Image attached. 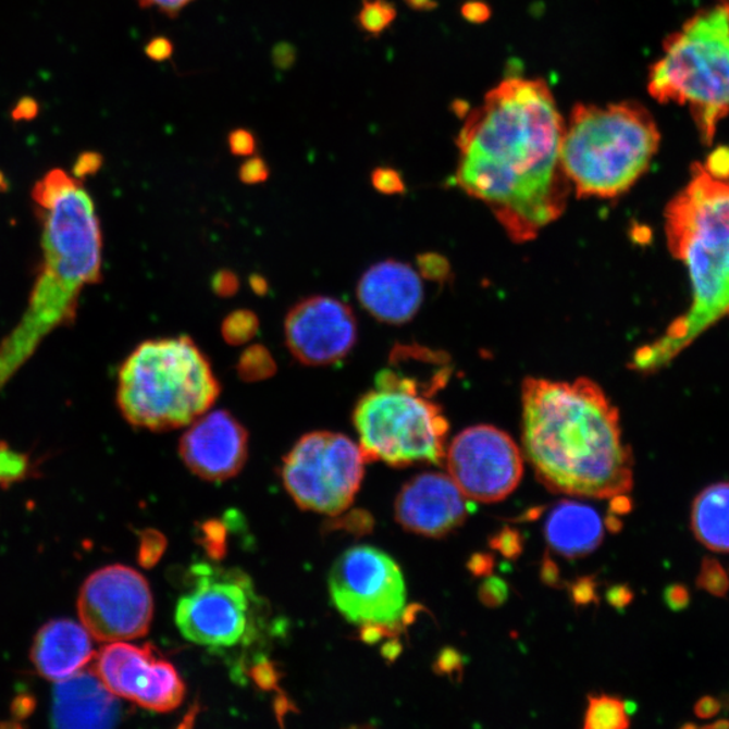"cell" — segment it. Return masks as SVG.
<instances>
[{"instance_id": "6da1fadb", "label": "cell", "mask_w": 729, "mask_h": 729, "mask_svg": "<svg viewBox=\"0 0 729 729\" xmlns=\"http://www.w3.org/2000/svg\"><path fill=\"white\" fill-rule=\"evenodd\" d=\"M564 131V116L542 78H504L465 116L456 184L490 207L515 243L534 239L568 205Z\"/></svg>"}, {"instance_id": "7a4b0ae2", "label": "cell", "mask_w": 729, "mask_h": 729, "mask_svg": "<svg viewBox=\"0 0 729 729\" xmlns=\"http://www.w3.org/2000/svg\"><path fill=\"white\" fill-rule=\"evenodd\" d=\"M521 403L524 450L548 491L586 498L632 491L633 458L619 411L596 383L527 379Z\"/></svg>"}, {"instance_id": "3957f363", "label": "cell", "mask_w": 729, "mask_h": 729, "mask_svg": "<svg viewBox=\"0 0 729 729\" xmlns=\"http://www.w3.org/2000/svg\"><path fill=\"white\" fill-rule=\"evenodd\" d=\"M42 226V265L29 305L0 344V390L53 330L75 318L78 297L102 271V232L91 196L61 170L33 188Z\"/></svg>"}, {"instance_id": "277c9868", "label": "cell", "mask_w": 729, "mask_h": 729, "mask_svg": "<svg viewBox=\"0 0 729 729\" xmlns=\"http://www.w3.org/2000/svg\"><path fill=\"white\" fill-rule=\"evenodd\" d=\"M670 254L685 263L692 306L658 341L633 356L632 368L655 372L729 316V182L701 164L665 211Z\"/></svg>"}, {"instance_id": "5b68a950", "label": "cell", "mask_w": 729, "mask_h": 729, "mask_svg": "<svg viewBox=\"0 0 729 729\" xmlns=\"http://www.w3.org/2000/svg\"><path fill=\"white\" fill-rule=\"evenodd\" d=\"M390 361L353 412L364 461L442 465L448 422L433 396L450 378V363L418 346H397Z\"/></svg>"}, {"instance_id": "8992f818", "label": "cell", "mask_w": 729, "mask_h": 729, "mask_svg": "<svg viewBox=\"0 0 729 729\" xmlns=\"http://www.w3.org/2000/svg\"><path fill=\"white\" fill-rule=\"evenodd\" d=\"M659 145L658 125L641 103H579L565 121L560 161L579 198L613 199L648 171Z\"/></svg>"}, {"instance_id": "52a82bcc", "label": "cell", "mask_w": 729, "mask_h": 729, "mask_svg": "<svg viewBox=\"0 0 729 729\" xmlns=\"http://www.w3.org/2000/svg\"><path fill=\"white\" fill-rule=\"evenodd\" d=\"M221 394L211 364L188 336L146 341L126 358L118 379V406L134 428H185Z\"/></svg>"}, {"instance_id": "ba28073f", "label": "cell", "mask_w": 729, "mask_h": 729, "mask_svg": "<svg viewBox=\"0 0 729 729\" xmlns=\"http://www.w3.org/2000/svg\"><path fill=\"white\" fill-rule=\"evenodd\" d=\"M647 87L656 102L687 106L701 139L714 141L729 114V3L700 11L666 38Z\"/></svg>"}, {"instance_id": "9c48e42d", "label": "cell", "mask_w": 729, "mask_h": 729, "mask_svg": "<svg viewBox=\"0 0 729 729\" xmlns=\"http://www.w3.org/2000/svg\"><path fill=\"white\" fill-rule=\"evenodd\" d=\"M363 472L361 447L350 437L316 431L297 441L284 458L282 475L297 506L334 516L355 502Z\"/></svg>"}, {"instance_id": "30bf717a", "label": "cell", "mask_w": 729, "mask_h": 729, "mask_svg": "<svg viewBox=\"0 0 729 729\" xmlns=\"http://www.w3.org/2000/svg\"><path fill=\"white\" fill-rule=\"evenodd\" d=\"M335 608L351 625L397 630L406 613V582L388 554L370 546L347 549L329 576Z\"/></svg>"}, {"instance_id": "8fae6325", "label": "cell", "mask_w": 729, "mask_h": 729, "mask_svg": "<svg viewBox=\"0 0 729 729\" xmlns=\"http://www.w3.org/2000/svg\"><path fill=\"white\" fill-rule=\"evenodd\" d=\"M195 583L178 600L176 625L187 641L211 648L237 646L248 635L256 596L239 570L195 569Z\"/></svg>"}, {"instance_id": "7c38bea8", "label": "cell", "mask_w": 729, "mask_h": 729, "mask_svg": "<svg viewBox=\"0 0 729 729\" xmlns=\"http://www.w3.org/2000/svg\"><path fill=\"white\" fill-rule=\"evenodd\" d=\"M77 613L95 641H134L149 631L153 596L148 581L137 570L123 565L106 566L84 581Z\"/></svg>"}, {"instance_id": "4fadbf2b", "label": "cell", "mask_w": 729, "mask_h": 729, "mask_svg": "<svg viewBox=\"0 0 729 729\" xmlns=\"http://www.w3.org/2000/svg\"><path fill=\"white\" fill-rule=\"evenodd\" d=\"M448 473L465 497L504 501L520 484L523 457L512 437L493 425H474L454 437L446 453Z\"/></svg>"}, {"instance_id": "5bb4252c", "label": "cell", "mask_w": 729, "mask_h": 729, "mask_svg": "<svg viewBox=\"0 0 729 729\" xmlns=\"http://www.w3.org/2000/svg\"><path fill=\"white\" fill-rule=\"evenodd\" d=\"M91 666L116 697L145 709L165 714L183 703L185 685L181 676L151 646L108 643L95 654Z\"/></svg>"}, {"instance_id": "9a60e30c", "label": "cell", "mask_w": 729, "mask_h": 729, "mask_svg": "<svg viewBox=\"0 0 729 729\" xmlns=\"http://www.w3.org/2000/svg\"><path fill=\"white\" fill-rule=\"evenodd\" d=\"M291 355L305 364L324 367L344 360L357 342L351 308L329 296H312L291 308L284 323Z\"/></svg>"}, {"instance_id": "2e32d148", "label": "cell", "mask_w": 729, "mask_h": 729, "mask_svg": "<svg viewBox=\"0 0 729 729\" xmlns=\"http://www.w3.org/2000/svg\"><path fill=\"white\" fill-rule=\"evenodd\" d=\"M248 431L232 413H203L190 423L181 441L182 459L190 472L206 481H226L243 470L248 459Z\"/></svg>"}, {"instance_id": "e0dca14e", "label": "cell", "mask_w": 729, "mask_h": 729, "mask_svg": "<svg viewBox=\"0 0 729 729\" xmlns=\"http://www.w3.org/2000/svg\"><path fill=\"white\" fill-rule=\"evenodd\" d=\"M395 512L403 529L429 538L450 534L468 516L464 493L441 473L419 474L404 485Z\"/></svg>"}, {"instance_id": "ac0fdd59", "label": "cell", "mask_w": 729, "mask_h": 729, "mask_svg": "<svg viewBox=\"0 0 729 729\" xmlns=\"http://www.w3.org/2000/svg\"><path fill=\"white\" fill-rule=\"evenodd\" d=\"M122 719L120 697L89 665L64 681L55 682L50 721L55 728L106 729Z\"/></svg>"}, {"instance_id": "d6986e66", "label": "cell", "mask_w": 729, "mask_h": 729, "mask_svg": "<svg viewBox=\"0 0 729 729\" xmlns=\"http://www.w3.org/2000/svg\"><path fill=\"white\" fill-rule=\"evenodd\" d=\"M357 296L364 310L379 321L406 323L417 316L422 306V279L407 263L394 260L379 262L362 274Z\"/></svg>"}, {"instance_id": "ffe728a7", "label": "cell", "mask_w": 729, "mask_h": 729, "mask_svg": "<svg viewBox=\"0 0 729 729\" xmlns=\"http://www.w3.org/2000/svg\"><path fill=\"white\" fill-rule=\"evenodd\" d=\"M94 637L82 622L70 619L49 621L38 631L32 660L39 675L60 682L86 669L95 658Z\"/></svg>"}, {"instance_id": "44dd1931", "label": "cell", "mask_w": 729, "mask_h": 729, "mask_svg": "<svg viewBox=\"0 0 729 729\" xmlns=\"http://www.w3.org/2000/svg\"><path fill=\"white\" fill-rule=\"evenodd\" d=\"M545 534L548 545L564 557H586L602 545L603 521L585 504L563 502L549 512Z\"/></svg>"}, {"instance_id": "7402d4cb", "label": "cell", "mask_w": 729, "mask_h": 729, "mask_svg": "<svg viewBox=\"0 0 729 729\" xmlns=\"http://www.w3.org/2000/svg\"><path fill=\"white\" fill-rule=\"evenodd\" d=\"M692 531L712 552L729 553V482L712 484L694 498Z\"/></svg>"}, {"instance_id": "603a6c76", "label": "cell", "mask_w": 729, "mask_h": 729, "mask_svg": "<svg viewBox=\"0 0 729 729\" xmlns=\"http://www.w3.org/2000/svg\"><path fill=\"white\" fill-rule=\"evenodd\" d=\"M585 729H626L630 727L627 703L610 695L589 697Z\"/></svg>"}, {"instance_id": "cb8c5ba5", "label": "cell", "mask_w": 729, "mask_h": 729, "mask_svg": "<svg viewBox=\"0 0 729 729\" xmlns=\"http://www.w3.org/2000/svg\"><path fill=\"white\" fill-rule=\"evenodd\" d=\"M237 370L239 379L251 384L271 379L276 373L277 367L265 346L254 345L240 355Z\"/></svg>"}, {"instance_id": "d4e9b609", "label": "cell", "mask_w": 729, "mask_h": 729, "mask_svg": "<svg viewBox=\"0 0 729 729\" xmlns=\"http://www.w3.org/2000/svg\"><path fill=\"white\" fill-rule=\"evenodd\" d=\"M397 10L390 0H362L357 14V26L372 37H379L396 20Z\"/></svg>"}, {"instance_id": "484cf974", "label": "cell", "mask_w": 729, "mask_h": 729, "mask_svg": "<svg viewBox=\"0 0 729 729\" xmlns=\"http://www.w3.org/2000/svg\"><path fill=\"white\" fill-rule=\"evenodd\" d=\"M260 329L255 312L238 310L230 313L222 324V335L228 345L240 346L254 339Z\"/></svg>"}, {"instance_id": "4316f807", "label": "cell", "mask_w": 729, "mask_h": 729, "mask_svg": "<svg viewBox=\"0 0 729 729\" xmlns=\"http://www.w3.org/2000/svg\"><path fill=\"white\" fill-rule=\"evenodd\" d=\"M29 472V459L24 454L0 443V484L20 481Z\"/></svg>"}, {"instance_id": "83f0119b", "label": "cell", "mask_w": 729, "mask_h": 729, "mask_svg": "<svg viewBox=\"0 0 729 729\" xmlns=\"http://www.w3.org/2000/svg\"><path fill=\"white\" fill-rule=\"evenodd\" d=\"M491 547L497 549L504 557L515 559L521 554L523 542H521L519 531L510 529V527H504L495 538H492Z\"/></svg>"}, {"instance_id": "f1b7e54d", "label": "cell", "mask_w": 729, "mask_h": 729, "mask_svg": "<svg viewBox=\"0 0 729 729\" xmlns=\"http://www.w3.org/2000/svg\"><path fill=\"white\" fill-rule=\"evenodd\" d=\"M479 597L486 607H501L508 598L507 582L498 579V577H487L480 586Z\"/></svg>"}, {"instance_id": "f546056e", "label": "cell", "mask_w": 729, "mask_h": 729, "mask_svg": "<svg viewBox=\"0 0 729 729\" xmlns=\"http://www.w3.org/2000/svg\"><path fill=\"white\" fill-rule=\"evenodd\" d=\"M227 145L232 155L250 157L256 153L257 139L248 128H235V131L228 133Z\"/></svg>"}, {"instance_id": "4dcf8cb0", "label": "cell", "mask_w": 729, "mask_h": 729, "mask_svg": "<svg viewBox=\"0 0 729 729\" xmlns=\"http://www.w3.org/2000/svg\"><path fill=\"white\" fill-rule=\"evenodd\" d=\"M269 166L265 160L260 156L248 157L239 168V181L245 184H260L267 182L269 178Z\"/></svg>"}, {"instance_id": "1f68e13d", "label": "cell", "mask_w": 729, "mask_h": 729, "mask_svg": "<svg viewBox=\"0 0 729 729\" xmlns=\"http://www.w3.org/2000/svg\"><path fill=\"white\" fill-rule=\"evenodd\" d=\"M373 187L383 194H399L404 190V183L399 172L391 168H378L372 173Z\"/></svg>"}, {"instance_id": "d6a6232c", "label": "cell", "mask_w": 729, "mask_h": 729, "mask_svg": "<svg viewBox=\"0 0 729 729\" xmlns=\"http://www.w3.org/2000/svg\"><path fill=\"white\" fill-rule=\"evenodd\" d=\"M211 287L219 297H232L239 289V280L237 274L232 271H219L211 280Z\"/></svg>"}, {"instance_id": "836d02e7", "label": "cell", "mask_w": 729, "mask_h": 729, "mask_svg": "<svg viewBox=\"0 0 729 729\" xmlns=\"http://www.w3.org/2000/svg\"><path fill=\"white\" fill-rule=\"evenodd\" d=\"M195 0H138L139 5L144 9H157L160 13L176 18L188 4Z\"/></svg>"}, {"instance_id": "e575fe53", "label": "cell", "mask_w": 729, "mask_h": 729, "mask_svg": "<svg viewBox=\"0 0 729 729\" xmlns=\"http://www.w3.org/2000/svg\"><path fill=\"white\" fill-rule=\"evenodd\" d=\"M173 52H175V47H173L171 39L166 37H155L145 47V54L153 61L171 59Z\"/></svg>"}, {"instance_id": "d590c367", "label": "cell", "mask_w": 729, "mask_h": 729, "mask_svg": "<svg viewBox=\"0 0 729 729\" xmlns=\"http://www.w3.org/2000/svg\"><path fill=\"white\" fill-rule=\"evenodd\" d=\"M571 598L576 604H588L596 600V583L593 579H581L573 583V586L570 589Z\"/></svg>"}, {"instance_id": "8d00e7d4", "label": "cell", "mask_w": 729, "mask_h": 729, "mask_svg": "<svg viewBox=\"0 0 729 729\" xmlns=\"http://www.w3.org/2000/svg\"><path fill=\"white\" fill-rule=\"evenodd\" d=\"M272 61L279 70H289L296 61V49L288 42H280L272 50Z\"/></svg>"}, {"instance_id": "74e56055", "label": "cell", "mask_w": 729, "mask_h": 729, "mask_svg": "<svg viewBox=\"0 0 729 729\" xmlns=\"http://www.w3.org/2000/svg\"><path fill=\"white\" fill-rule=\"evenodd\" d=\"M462 658L456 650L446 648L440 655L435 664V670L443 672V675H453L458 669H461Z\"/></svg>"}, {"instance_id": "f35d334b", "label": "cell", "mask_w": 729, "mask_h": 729, "mask_svg": "<svg viewBox=\"0 0 729 729\" xmlns=\"http://www.w3.org/2000/svg\"><path fill=\"white\" fill-rule=\"evenodd\" d=\"M100 165H102V156L98 153H89L88 151V153L78 157L75 166V175L77 178H82L89 175V173L97 172Z\"/></svg>"}, {"instance_id": "ab89813d", "label": "cell", "mask_w": 729, "mask_h": 729, "mask_svg": "<svg viewBox=\"0 0 729 729\" xmlns=\"http://www.w3.org/2000/svg\"><path fill=\"white\" fill-rule=\"evenodd\" d=\"M462 14L464 18L473 22V24H482V22H485L487 18H490L491 10L484 2L473 0V2L464 4Z\"/></svg>"}, {"instance_id": "60d3db41", "label": "cell", "mask_w": 729, "mask_h": 729, "mask_svg": "<svg viewBox=\"0 0 729 729\" xmlns=\"http://www.w3.org/2000/svg\"><path fill=\"white\" fill-rule=\"evenodd\" d=\"M495 560L491 555L475 554L468 563V569L477 577H487L492 573Z\"/></svg>"}, {"instance_id": "b9f144b4", "label": "cell", "mask_w": 729, "mask_h": 729, "mask_svg": "<svg viewBox=\"0 0 729 729\" xmlns=\"http://www.w3.org/2000/svg\"><path fill=\"white\" fill-rule=\"evenodd\" d=\"M39 111L38 103L33 98H22L18 104L13 110L14 121H32L35 120Z\"/></svg>"}, {"instance_id": "7bdbcfd3", "label": "cell", "mask_w": 729, "mask_h": 729, "mask_svg": "<svg viewBox=\"0 0 729 729\" xmlns=\"http://www.w3.org/2000/svg\"><path fill=\"white\" fill-rule=\"evenodd\" d=\"M705 166L715 176L727 178L729 176V150H717L714 159H711L708 165Z\"/></svg>"}, {"instance_id": "ee69618b", "label": "cell", "mask_w": 729, "mask_h": 729, "mask_svg": "<svg viewBox=\"0 0 729 729\" xmlns=\"http://www.w3.org/2000/svg\"><path fill=\"white\" fill-rule=\"evenodd\" d=\"M608 602L616 608H625L631 602L632 594L625 586H616L608 592Z\"/></svg>"}, {"instance_id": "f6af8a7d", "label": "cell", "mask_w": 729, "mask_h": 729, "mask_svg": "<svg viewBox=\"0 0 729 729\" xmlns=\"http://www.w3.org/2000/svg\"><path fill=\"white\" fill-rule=\"evenodd\" d=\"M542 580L548 583L549 586L557 585L559 581L558 566L552 559L545 558L542 565Z\"/></svg>"}, {"instance_id": "bcb514c9", "label": "cell", "mask_w": 729, "mask_h": 729, "mask_svg": "<svg viewBox=\"0 0 729 729\" xmlns=\"http://www.w3.org/2000/svg\"><path fill=\"white\" fill-rule=\"evenodd\" d=\"M631 507V501L627 497V495H618L610 498V514H627L630 512Z\"/></svg>"}, {"instance_id": "7dc6e473", "label": "cell", "mask_w": 729, "mask_h": 729, "mask_svg": "<svg viewBox=\"0 0 729 729\" xmlns=\"http://www.w3.org/2000/svg\"><path fill=\"white\" fill-rule=\"evenodd\" d=\"M719 711V705L716 704L715 700L704 699L701 700L699 705L695 706V712H697L701 717H708L715 715Z\"/></svg>"}, {"instance_id": "c3c4849f", "label": "cell", "mask_w": 729, "mask_h": 729, "mask_svg": "<svg viewBox=\"0 0 729 729\" xmlns=\"http://www.w3.org/2000/svg\"><path fill=\"white\" fill-rule=\"evenodd\" d=\"M250 284H251V288L255 289L257 295H265L267 294L268 283H267V280L263 279L262 276H258V274H255V276L250 279Z\"/></svg>"}, {"instance_id": "681fc988", "label": "cell", "mask_w": 729, "mask_h": 729, "mask_svg": "<svg viewBox=\"0 0 729 729\" xmlns=\"http://www.w3.org/2000/svg\"><path fill=\"white\" fill-rule=\"evenodd\" d=\"M409 8L415 10H431L434 8V0H404Z\"/></svg>"}, {"instance_id": "f907efd6", "label": "cell", "mask_w": 729, "mask_h": 729, "mask_svg": "<svg viewBox=\"0 0 729 729\" xmlns=\"http://www.w3.org/2000/svg\"><path fill=\"white\" fill-rule=\"evenodd\" d=\"M607 527L610 531H614V532L620 530L621 523L618 519H616V515L613 514V515L608 516Z\"/></svg>"}, {"instance_id": "816d5d0a", "label": "cell", "mask_w": 729, "mask_h": 729, "mask_svg": "<svg viewBox=\"0 0 729 729\" xmlns=\"http://www.w3.org/2000/svg\"><path fill=\"white\" fill-rule=\"evenodd\" d=\"M726 3H729V0H727V2H726Z\"/></svg>"}]
</instances>
